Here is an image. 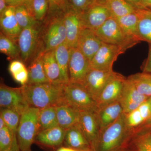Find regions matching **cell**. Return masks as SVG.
I'll return each mask as SVG.
<instances>
[{"mask_svg":"<svg viewBox=\"0 0 151 151\" xmlns=\"http://www.w3.org/2000/svg\"><path fill=\"white\" fill-rule=\"evenodd\" d=\"M40 109L29 107L21 115L17 132L21 151H31V147L40 131L39 114Z\"/></svg>","mask_w":151,"mask_h":151,"instance_id":"obj_3","label":"cell"},{"mask_svg":"<svg viewBox=\"0 0 151 151\" xmlns=\"http://www.w3.org/2000/svg\"><path fill=\"white\" fill-rule=\"evenodd\" d=\"M103 2L115 18L134 13L137 9L126 0H104Z\"/></svg>","mask_w":151,"mask_h":151,"instance_id":"obj_28","label":"cell"},{"mask_svg":"<svg viewBox=\"0 0 151 151\" xmlns=\"http://www.w3.org/2000/svg\"><path fill=\"white\" fill-rule=\"evenodd\" d=\"M16 134L7 126L0 129V151L4 150L12 145Z\"/></svg>","mask_w":151,"mask_h":151,"instance_id":"obj_36","label":"cell"},{"mask_svg":"<svg viewBox=\"0 0 151 151\" xmlns=\"http://www.w3.org/2000/svg\"><path fill=\"white\" fill-rule=\"evenodd\" d=\"M49 0H29L24 5L36 20L39 22L45 17L49 7Z\"/></svg>","mask_w":151,"mask_h":151,"instance_id":"obj_31","label":"cell"},{"mask_svg":"<svg viewBox=\"0 0 151 151\" xmlns=\"http://www.w3.org/2000/svg\"><path fill=\"white\" fill-rule=\"evenodd\" d=\"M70 49L65 42L55 49V57L60 68L61 77L64 84L69 82L68 65Z\"/></svg>","mask_w":151,"mask_h":151,"instance_id":"obj_27","label":"cell"},{"mask_svg":"<svg viewBox=\"0 0 151 151\" xmlns=\"http://www.w3.org/2000/svg\"><path fill=\"white\" fill-rule=\"evenodd\" d=\"M79 112H97L98 108L93 99L83 85L69 82L63 85V102Z\"/></svg>","mask_w":151,"mask_h":151,"instance_id":"obj_4","label":"cell"},{"mask_svg":"<svg viewBox=\"0 0 151 151\" xmlns=\"http://www.w3.org/2000/svg\"><path fill=\"white\" fill-rule=\"evenodd\" d=\"M56 115L58 126L65 129L77 124L80 112L67 105L56 106Z\"/></svg>","mask_w":151,"mask_h":151,"instance_id":"obj_26","label":"cell"},{"mask_svg":"<svg viewBox=\"0 0 151 151\" xmlns=\"http://www.w3.org/2000/svg\"><path fill=\"white\" fill-rule=\"evenodd\" d=\"M42 60L45 71L49 82L54 84H64L60 68L55 57V50L44 52Z\"/></svg>","mask_w":151,"mask_h":151,"instance_id":"obj_20","label":"cell"},{"mask_svg":"<svg viewBox=\"0 0 151 151\" xmlns=\"http://www.w3.org/2000/svg\"><path fill=\"white\" fill-rule=\"evenodd\" d=\"M126 78L120 74L108 83L96 100L98 109L119 101Z\"/></svg>","mask_w":151,"mask_h":151,"instance_id":"obj_17","label":"cell"},{"mask_svg":"<svg viewBox=\"0 0 151 151\" xmlns=\"http://www.w3.org/2000/svg\"><path fill=\"white\" fill-rule=\"evenodd\" d=\"M40 28L39 24L22 29L18 40V45L22 60L24 63L32 59L36 55Z\"/></svg>","mask_w":151,"mask_h":151,"instance_id":"obj_9","label":"cell"},{"mask_svg":"<svg viewBox=\"0 0 151 151\" xmlns=\"http://www.w3.org/2000/svg\"><path fill=\"white\" fill-rule=\"evenodd\" d=\"M90 68V62L77 47L70 48L68 65L69 81L83 85Z\"/></svg>","mask_w":151,"mask_h":151,"instance_id":"obj_10","label":"cell"},{"mask_svg":"<svg viewBox=\"0 0 151 151\" xmlns=\"http://www.w3.org/2000/svg\"><path fill=\"white\" fill-rule=\"evenodd\" d=\"M8 6L4 0H0V14L2 13Z\"/></svg>","mask_w":151,"mask_h":151,"instance_id":"obj_49","label":"cell"},{"mask_svg":"<svg viewBox=\"0 0 151 151\" xmlns=\"http://www.w3.org/2000/svg\"><path fill=\"white\" fill-rule=\"evenodd\" d=\"M12 76L16 81L22 84V86H24L28 81L29 72L27 68H24Z\"/></svg>","mask_w":151,"mask_h":151,"instance_id":"obj_40","label":"cell"},{"mask_svg":"<svg viewBox=\"0 0 151 151\" xmlns=\"http://www.w3.org/2000/svg\"><path fill=\"white\" fill-rule=\"evenodd\" d=\"M144 122L147 121L151 114V97L147 99L138 108Z\"/></svg>","mask_w":151,"mask_h":151,"instance_id":"obj_39","label":"cell"},{"mask_svg":"<svg viewBox=\"0 0 151 151\" xmlns=\"http://www.w3.org/2000/svg\"><path fill=\"white\" fill-rule=\"evenodd\" d=\"M142 72L151 73V44H149L148 55L142 66Z\"/></svg>","mask_w":151,"mask_h":151,"instance_id":"obj_43","label":"cell"},{"mask_svg":"<svg viewBox=\"0 0 151 151\" xmlns=\"http://www.w3.org/2000/svg\"><path fill=\"white\" fill-rule=\"evenodd\" d=\"M6 124L4 121V119L1 116H0V129H3L6 127Z\"/></svg>","mask_w":151,"mask_h":151,"instance_id":"obj_52","label":"cell"},{"mask_svg":"<svg viewBox=\"0 0 151 151\" xmlns=\"http://www.w3.org/2000/svg\"><path fill=\"white\" fill-rule=\"evenodd\" d=\"M80 151H96L95 149L93 148L92 147H88L86 148L83 149V150H80Z\"/></svg>","mask_w":151,"mask_h":151,"instance_id":"obj_53","label":"cell"},{"mask_svg":"<svg viewBox=\"0 0 151 151\" xmlns=\"http://www.w3.org/2000/svg\"><path fill=\"white\" fill-rule=\"evenodd\" d=\"M56 151H80L68 147H61L59 148Z\"/></svg>","mask_w":151,"mask_h":151,"instance_id":"obj_51","label":"cell"},{"mask_svg":"<svg viewBox=\"0 0 151 151\" xmlns=\"http://www.w3.org/2000/svg\"><path fill=\"white\" fill-rule=\"evenodd\" d=\"M39 122L40 131L58 126L56 106H50L40 109Z\"/></svg>","mask_w":151,"mask_h":151,"instance_id":"obj_30","label":"cell"},{"mask_svg":"<svg viewBox=\"0 0 151 151\" xmlns=\"http://www.w3.org/2000/svg\"><path fill=\"white\" fill-rule=\"evenodd\" d=\"M65 133V129L58 125L40 131L35 142L50 147H58L64 142Z\"/></svg>","mask_w":151,"mask_h":151,"instance_id":"obj_19","label":"cell"},{"mask_svg":"<svg viewBox=\"0 0 151 151\" xmlns=\"http://www.w3.org/2000/svg\"><path fill=\"white\" fill-rule=\"evenodd\" d=\"M64 142L66 147L78 150L90 146L78 123L65 130Z\"/></svg>","mask_w":151,"mask_h":151,"instance_id":"obj_23","label":"cell"},{"mask_svg":"<svg viewBox=\"0 0 151 151\" xmlns=\"http://www.w3.org/2000/svg\"><path fill=\"white\" fill-rule=\"evenodd\" d=\"M148 98L138 92L132 81L126 78L119 101L124 113L127 114L137 109Z\"/></svg>","mask_w":151,"mask_h":151,"instance_id":"obj_15","label":"cell"},{"mask_svg":"<svg viewBox=\"0 0 151 151\" xmlns=\"http://www.w3.org/2000/svg\"><path fill=\"white\" fill-rule=\"evenodd\" d=\"M9 6L16 7L24 4V0H4Z\"/></svg>","mask_w":151,"mask_h":151,"instance_id":"obj_46","label":"cell"},{"mask_svg":"<svg viewBox=\"0 0 151 151\" xmlns=\"http://www.w3.org/2000/svg\"><path fill=\"white\" fill-rule=\"evenodd\" d=\"M141 2L143 9L151 10V0H141Z\"/></svg>","mask_w":151,"mask_h":151,"instance_id":"obj_48","label":"cell"},{"mask_svg":"<svg viewBox=\"0 0 151 151\" xmlns=\"http://www.w3.org/2000/svg\"><path fill=\"white\" fill-rule=\"evenodd\" d=\"M96 0H67L68 9L82 13L86 10Z\"/></svg>","mask_w":151,"mask_h":151,"instance_id":"obj_37","label":"cell"},{"mask_svg":"<svg viewBox=\"0 0 151 151\" xmlns=\"http://www.w3.org/2000/svg\"><path fill=\"white\" fill-rule=\"evenodd\" d=\"M134 135V130L127 127L126 114L122 113L116 121L100 130L95 150L120 151L126 150Z\"/></svg>","mask_w":151,"mask_h":151,"instance_id":"obj_1","label":"cell"},{"mask_svg":"<svg viewBox=\"0 0 151 151\" xmlns=\"http://www.w3.org/2000/svg\"><path fill=\"white\" fill-rule=\"evenodd\" d=\"M138 138H142V139L146 140H147L151 144V132H149L147 134H146L145 135H144V136L139 137Z\"/></svg>","mask_w":151,"mask_h":151,"instance_id":"obj_50","label":"cell"},{"mask_svg":"<svg viewBox=\"0 0 151 151\" xmlns=\"http://www.w3.org/2000/svg\"><path fill=\"white\" fill-rule=\"evenodd\" d=\"M135 85L138 92L146 97H151V73H139L128 77Z\"/></svg>","mask_w":151,"mask_h":151,"instance_id":"obj_29","label":"cell"},{"mask_svg":"<svg viewBox=\"0 0 151 151\" xmlns=\"http://www.w3.org/2000/svg\"><path fill=\"white\" fill-rule=\"evenodd\" d=\"M0 15L1 32L16 43L22 29L16 17L15 7L8 6Z\"/></svg>","mask_w":151,"mask_h":151,"instance_id":"obj_18","label":"cell"},{"mask_svg":"<svg viewBox=\"0 0 151 151\" xmlns=\"http://www.w3.org/2000/svg\"><path fill=\"white\" fill-rule=\"evenodd\" d=\"M78 123L89 145L95 149L100 132L96 112H80Z\"/></svg>","mask_w":151,"mask_h":151,"instance_id":"obj_14","label":"cell"},{"mask_svg":"<svg viewBox=\"0 0 151 151\" xmlns=\"http://www.w3.org/2000/svg\"><path fill=\"white\" fill-rule=\"evenodd\" d=\"M19 146L18 142L17 139V134L15 136L14 140L12 145L7 148L6 149L3 151H19Z\"/></svg>","mask_w":151,"mask_h":151,"instance_id":"obj_45","label":"cell"},{"mask_svg":"<svg viewBox=\"0 0 151 151\" xmlns=\"http://www.w3.org/2000/svg\"><path fill=\"white\" fill-rule=\"evenodd\" d=\"M26 68L24 63L19 60H14L10 63L9 66V70L12 75H13L24 68Z\"/></svg>","mask_w":151,"mask_h":151,"instance_id":"obj_42","label":"cell"},{"mask_svg":"<svg viewBox=\"0 0 151 151\" xmlns=\"http://www.w3.org/2000/svg\"><path fill=\"white\" fill-rule=\"evenodd\" d=\"M15 15L22 29L38 24L39 22L32 15L24 4L15 7Z\"/></svg>","mask_w":151,"mask_h":151,"instance_id":"obj_32","label":"cell"},{"mask_svg":"<svg viewBox=\"0 0 151 151\" xmlns=\"http://www.w3.org/2000/svg\"><path fill=\"white\" fill-rule=\"evenodd\" d=\"M103 43L94 30L84 27L78 37L77 47L90 62Z\"/></svg>","mask_w":151,"mask_h":151,"instance_id":"obj_16","label":"cell"},{"mask_svg":"<svg viewBox=\"0 0 151 151\" xmlns=\"http://www.w3.org/2000/svg\"><path fill=\"white\" fill-rule=\"evenodd\" d=\"M120 151H128V150H127V149H126V150H123Z\"/></svg>","mask_w":151,"mask_h":151,"instance_id":"obj_54","label":"cell"},{"mask_svg":"<svg viewBox=\"0 0 151 151\" xmlns=\"http://www.w3.org/2000/svg\"><path fill=\"white\" fill-rule=\"evenodd\" d=\"M0 116L3 118L9 129L17 134L21 115L17 111L10 109H1Z\"/></svg>","mask_w":151,"mask_h":151,"instance_id":"obj_33","label":"cell"},{"mask_svg":"<svg viewBox=\"0 0 151 151\" xmlns=\"http://www.w3.org/2000/svg\"><path fill=\"white\" fill-rule=\"evenodd\" d=\"M24 2L27 1H29V0H24Z\"/></svg>","mask_w":151,"mask_h":151,"instance_id":"obj_55","label":"cell"},{"mask_svg":"<svg viewBox=\"0 0 151 151\" xmlns=\"http://www.w3.org/2000/svg\"><path fill=\"white\" fill-rule=\"evenodd\" d=\"M81 14L83 27L93 30L113 17L105 3L99 0H96L89 8Z\"/></svg>","mask_w":151,"mask_h":151,"instance_id":"obj_11","label":"cell"},{"mask_svg":"<svg viewBox=\"0 0 151 151\" xmlns=\"http://www.w3.org/2000/svg\"><path fill=\"white\" fill-rule=\"evenodd\" d=\"M49 1L64 11L68 9L67 0H49Z\"/></svg>","mask_w":151,"mask_h":151,"instance_id":"obj_44","label":"cell"},{"mask_svg":"<svg viewBox=\"0 0 151 151\" xmlns=\"http://www.w3.org/2000/svg\"><path fill=\"white\" fill-rule=\"evenodd\" d=\"M0 51L12 58H15L20 54L18 45L1 32L0 34Z\"/></svg>","mask_w":151,"mask_h":151,"instance_id":"obj_34","label":"cell"},{"mask_svg":"<svg viewBox=\"0 0 151 151\" xmlns=\"http://www.w3.org/2000/svg\"><path fill=\"white\" fill-rule=\"evenodd\" d=\"M99 1H104V0H99Z\"/></svg>","mask_w":151,"mask_h":151,"instance_id":"obj_56","label":"cell"},{"mask_svg":"<svg viewBox=\"0 0 151 151\" xmlns=\"http://www.w3.org/2000/svg\"><path fill=\"white\" fill-rule=\"evenodd\" d=\"M63 15L66 30V42L70 48L77 47V42L83 28L81 14L71 9L65 11Z\"/></svg>","mask_w":151,"mask_h":151,"instance_id":"obj_13","label":"cell"},{"mask_svg":"<svg viewBox=\"0 0 151 151\" xmlns=\"http://www.w3.org/2000/svg\"><path fill=\"white\" fill-rule=\"evenodd\" d=\"M43 30L44 52L55 50L66 41V30L63 15L52 18Z\"/></svg>","mask_w":151,"mask_h":151,"instance_id":"obj_6","label":"cell"},{"mask_svg":"<svg viewBox=\"0 0 151 151\" xmlns=\"http://www.w3.org/2000/svg\"><path fill=\"white\" fill-rule=\"evenodd\" d=\"M123 113V108L119 101L108 104L98 109L96 113L100 131L116 121Z\"/></svg>","mask_w":151,"mask_h":151,"instance_id":"obj_21","label":"cell"},{"mask_svg":"<svg viewBox=\"0 0 151 151\" xmlns=\"http://www.w3.org/2000/svg\"><path fill=\"white\" fill-rule=\"evenodd\" d=\"M126 121L127 127L134 131L144 122L138 108L126 114Z\"/></svg>","mask_w":151,"mask_h":151,"instance_id":"obj_35","label":"cell"},{"mask_svg":"<svg viewBox=\"0 0 151 151\" xmlns=\"http://www.w3.org/2000/svg\"><path fill=\"white\" fill-rule=\"evenodd\" d=\"M0 106L1 109H12L21 115L29 107L21 87L12 88L3 84L0 86Z\"/></svg>","mask_w":151,"mask_h":151,"instance_id":"obj_12","label":"cell"},{"mask_svg":"<svg viewBox=\"0 0 151 151\" xmlns=\"http://www.w3.org/2000/svg\"><path fill=\"white\" fill-rule=\"evenodd\" d=\"M138 31L142 41L151 44V10L137 9Z\"/></svg>","mask_w":151,"mask_h":151,"instance_id":"obj_24","label":"cell"},{"mask_svg":"<svg viewBox=\"0 0 151 151\" xmlns=\"http://www.w3.org/2000/svg\"><path fill=\"white\" fill-rule=\"evenodd\" d=\"M151 132V114L148 119L134 130L133 139L142 137Z\"/></svg>","mask_w":151,"mask_h":151,"instance_id":"obj_38","label":"cell"},{"mask_svg":"<svg viewBox=\"0 0 151 151\" xmlns=\"http://www.w3.org/2000/svg\"><path fill=\"white\" fill-rule=\"evenodd\" d=\"M44 51L39 52L33 58L27 68L28 81L27 84H37L49 82L44 68L42 57Z\"/></svg>","mask_w":151,"mask_h":151,"instance_id":"obj_22","label":"cell"},{"mask_svg":"<svg viewBox=\"0 0 151 151\" xmlns=\"http://www.w3.org/2000/svg\"></svg>","mask_w":151,"mask_h":151,"instance_id":"obj_57","label":"cell"},{"mask_svg":"<svg viewBox=\"0 0 151 151\" xmlns=\"http://www.w3.org/2000/svg\"><path fill=\"white\" fill-rule=\"evenodd\" d=\"M127 49L119 45L104 43L90 62V67L103 70H113L114 62Z\"/></svg>","mask_w":151,"mask_h":151,"instance_id":"obj_8","label":"cell"},{"mask_svg":"<svg viewBox=\"0 0 151 151\" xmlns=\"http://www.w3.org/2000/svg\"><path fill=\"white\" fill-rule=\"evenodd\" d=\"M120 74L113 70H103L90 67L83 86L96 101L108 83Z\"/></svg>","mask_w":151,"mask_h":151,"instance_id":"obj_7","label":"cell"},{"mask_svg":"<svg viewBox=\"0 0 151 151\" xmlns=\"http://www.w3.org/2000/svg\"><path fill=\"white\" fill-rule=\"evenodd\" d=\"M63 85L47 82L26 84L21 88L29 107L42 109L62 105Z\"/></svg>","mask_w":151,"mask_h":151,"instance_id":"obj_2","label":"cell"},{"mask_svg":"<svg viewBox=\"0 0 151 151\" xmlns=\"http://www.w3.org/2000/svg\"><path fill=\"white\" fill-rule=\"evenodd\" d=\"M94 31L104 43L124 47L127 50L138 43L127 36L114 17Z\"/></svg>","mask_w":151,"mask_h":151,"instance_id":"obj_5","label":"cell"},{"mask_svg":"<svg viewBox=\"0 0 151 151\" xmlns=\"http://www.w3.org/2000/svg\"><path fill=\"white\" fill-rule=\"evenodd\" d=\"M136 151H151V144L142 138H138L134 139Z\"/></svg>","mask_w":151,"mask_h":151,"instance_id":"obj_41","label":"cell"},{"mask_svg":"<svg viewBox=\"0 0 151 151\" xmlns=\"http://www.w3.org/2000/svg\"><path fill=\"white\" fill-rule=\"evenodd\" d=\"M127 36L139 43L142 41L138 31V18L136 13L116 18Z\"/></svg>","mask_w":151,"mask_h":151,"instance_id":"obj_25","label":"cell"},{"mask_svg":"<svg viewBox=\"0 0 151 151\" xmlns=\"http://www.w3.org/2000/svg\"><path fill=\"white\" fill-rule=\"evenodd\" d=\"M133 6L137 9H143L141 4V0H126Z\"/></svg>","mask_w":151,"mask_h":151,"instance_id":"obj_47","label":"cell"}]
</instances>
